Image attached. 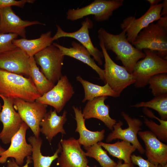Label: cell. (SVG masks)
<instances>
[{"mask_svg":"<svg viewBox=\"0 0 167 167\" xmlns=\"http://www.w3.org/2000/svg\"><path fill=\"white\" fill-rule=\"evenodd\" d=\"M56 27V32L52 37L53 41L62 37L75 39L87 49L95 61L99 65H102V59L103 58L102 52L94 46L89 34V30L93 27V23L90 18L87 17L83 21L81 22V27L79 29L74 32H66L63 30L59 25H57Z\"/></svg>","mask_w":167,"mask_h":167,"instance_id":"7c38bea8","label":"cell"},{"mask_svg":"<svg viewBox=\"0 0 167 167\" xmlns=\"http://www.w3.org/2000/svg\"><path fill=\"white\" fill-rule=\"evenodd\" d=\"M29 77L32 79L36 89L41 96L51 89L55 84L49 80L39 70L34 56L30 57Z\"/></svg>","mask_w":167,"mask_h":167,"instance_id":"4316f807","label":"cell"},{"mask_svg":"<svg viewBox=\"0 0 167 167\" xmlns=\"http://www.w3.org/2000/svg\"><path fill=\"white\" fill-rule=\"evenodd\" d=\"M0 33H14L26 38V27L35 24L45 25L37 21L22 20L15 14L11 7L0 9Z\"/></svg>","mask_w":167,"mask_h":167,"instance_id":"e0dca14e","label":"cell"},{"mask_svg":"<svg viewBox=\"0 0 167 167\" xmlns=\"http://www.w3.org/2000/svg\"><path fill=\"white\" fill-rule=\"evenodd\" d=\"M18 35L15 34L0 33V54L14 49L17 48L12 42Z\"/></svg>","mask_w":167,"mask_h":167,"instance_id":"1f68e13d","label":"cell"},{"mask_svg":"<svg viewBox=\"0 0 167 167\" xmlns=\"http://www.w3.org/2000/svg\"><path fill=\"white\" fill-rule=\"evenodd\" d=\"M3 104L0 113V121L3 128L0 132V139L3 143H10L12 137L20 129L24 122L13 106L14 99L0 95Z\"/></svg>","mask_w":167,"mask_h":167,"instance_id":"4fadbf2b","label":"cell"},{"mask_svg":"<svg viewBox=\"0 0 167 167\" xmlns=\"http://www.w3.org/2000/svg\"><path fill=\"white\" fill-rule=\"evenodd\" d=\"M29 59L25 52L17 47L0 54V69L28 78Z\"/></svg>","mask_w":167,"mask_h":167,"instance_id":"2e32d148","label":"cell"},{"mask_svg":"<svg viewBox=\"0 0 167 167\" xmlns=\"http://www.w3.org/2000/svg\"><path fill=\"white\" fill-rule=\"evenodd\" d=\"M162 3L163 7L161 12V17L167 16V0H164Z\"/></svg>","mask_w":167,"mask_h":167,"instance_id":"74e56055","label":"cell"},{"mask_svg":"<svg viewBox=\"0 0 167 167\" xmlns=\"http://www.w3.org/2000/svg\"><path fill=\"white\" fill-rule=\"evenodd\" d=\"M72 108L77 124L75 132L79 134V137L78 140L79 143L84 147H87L102 140L105 137V130L95 131L88 130L85 125V119L84 118L82 111L77 107L73 106Z\"/></svg>","mask_w":167,"mask_h":167,"instance_id":"7402d4cb","label":"cell"},{"mask_svg":"<svg viewBox=\"0 0 167 167\" xmlns=\"http://www.w3.org/2000/svg\"><path fill=\"white\" fill-rule=\"evenodd\" d=\"M124 2V0H95L83 7L68 9L66 14V19L75 21L92 15L96 21L107 20L114 11L123 4Z\"/></svg>","mask_w":167,"mask_h":167,"instance_id":"5b68a950","label":"cell"},{"mask_svg":"<svg viewBox=\"0 0 167 167\" xmlns=\"http://www.w3.org/2000/svg\"><path fill=\"white\" fill-rule=\"evenodd\" d=\"M28 139L32 146L31 157L33 167H50L53 162L58 157V154L62 151V147L59 142L58 148L53 155L51 156H43L41 150L42 139L40 137L32 136L29 137Z\"/></svg>","mask_w":167,"mask_h":167,"instance_id":"cb8c5ba5","label":"cell"},{"mask_svg":"<svg viewBox=\"0 0 167 167\" xmlns=\"http://www.w3.org/2000/svg\"><path fill=\"white\" fill-rule=\"evenodd\" d=\"M150 5V6L156 5L158 4V3L160 2L161 0H147Z\"/></svg>","mask_w":167,"mask_h":167,"instance_id":"f35d334b","label":"cell"},{"mask_svg":"<svg viewBox=\"0 0 167 167\" xmlns=\"http://www.w3.org/2000/svg\"><path fill=\"white\" fill-rule=\"evenodd\" d=\"M76 79L82 85L84 92V97L82 101L92 100L95 98L102 96H118L107 83L103 86L94 84L78 76Z\"/></svg>","mask_w":167,"mask_h":167,"instance_id":"484cf974","label":"cell"},{"mask_svg":"<svg viewBox=\"0 0 167 167\" xmlns=\"http://www.w3.org/2000/svg\"><path fill=\"white\" fill-rule=\"evenodd\" d=\"M163 167H167V164L165 165Z\"/></svg>","mask_w":167,"mask_h":167,"instance_id":"b9f144b4","label":"cell"},{"mask_svg":"<svg viewBox=\"0 0 167 167\" xmlns=\"http://www.w3.org/2000/svg\"><path fill=\"white\" fill-rule=\"evenodd\" d=\"M29 126L23 122L19 130L12 138L9 147L0 156V164L5 163L8 158L15 159L16 163L22 166L26 157L30 156L32 152V146L26 140V134Z\"/></svg>","mask_w":167,"mask_h":167,"instance_id":"5bb4252c","label":"cell"},{"mask_svg":"<svg viewBox=\"0 0 167 167\" xmlns=\"http://www.w3.org/2000/svg\"><path fill=\"white\" fill-rule=\"evenodd\" d=\"M107 96L97 97L88 101L84 108L82 114L84 118L97 119L102 122L105 125L112 131L116 121L110 117L109 114V106L105 104Z\"/></svg>","mask_w":167,"mask_h":167,"instance_id":"d6986e66","label":"cell"},{"mask_svg":"<svg viewBox=\"0 0 167 167\" xmlns=\"http://www.w3.org/2000/svg\"><path fill=\"white\" fill-rule=\"evenodd\" d=\"M139 50L148 49L167 60V29L157 22L152 23L143 29L132 44Z\"/></svg>","mask_w":167,"mask_h":167,"instance_id":"3957f363","label":"cell"},{"mask_svg":"<svg viewBox=\"0 0 167 167\" xmlns=\"http://www.w3.org/2000/svg\"><path fill=\"white\" fill-rule=\"evenodd\" d=\"M86 150V156L95 159L102 167H115L117 163L108 155L107 152L103 150L98 143L92 145L84 147Z\"/></svg>","mask_w":167,"mask_h":167,"instance_id":"83f0119b","label":"cell"},{"mask_svg":"<svg viewBox=\"0 0 167 167\" xmlns=\"http://www.w3.org/2000/svg\"><path fill=\"white\" fill-rule=\"evenodd\" d=\"M0 20L1 19H0Z\"/></svg>","mask_w":167,"mask_h":167,"instance_id":"ee69618b","label":"cell"},{"mask_svg":"<svg viewBox=\"0 0 167 167\" xmlns=\"http://www.w3.org/2000/svg\"><path fill=\"white\" fill-rule=\"evenodd\" d=\"M65 56L53 44L35 54L36 63L41 72L50 81L55 84L62 76V70Z\"/></svg>","mask_w":167,"mask_h":167,"instance_id":"52a82bcc","label":"cell"},{"mask_svg":"<svg viewBox=\"0 0 167 167\" xmlns=\"http://www.w3.org/2000/svg\"><path fill=\"white\" fill-rule=\"evenodd\" d=\"M136 108H150L156 111L161 119L167 120V94L154 96L151 100L141 102L131 106Z\"/></svg>","mask_w":167,"mask_h":167,"instance_id":"f1b7e54d","label":"cell"},{"mask_svg":"<svg viewBox=\"0 0 167 167\" xmlns=\"http://www.w3.org/2000/svg\"><path fill=\"white\" fill-rule=\"evenodd\" d=\"M52 89L36 101L53 107L57 112L59 113L72 97L75 91L66 75H62Z\"/></svg>","mask_w":167,"mask_h":167,"instance_id":"30bf717a","label":"cell"},{"mask_svg":"<svg viewBox=\"0 0 167 167\" xmlns=\"http://www.w3.org/2000/svg\"><path fill=\"white\" fill-rule=\"evenodd\" d=\"M122 115L128 125V127L123 129V122L119 121L113 126V129L106 139L107 143L116 139H120L129 142L134 146L141 154L145 153L144 149L139 141L137 137L138 132L142 130L143 122L140 119L131 117L129 115L123 111Z\"/></svg>","mask_w":167,"mask_h":167,"instance_id":"9c48e42d","label":"cell"},{"mask_svg":"<svg viewBox=\"0 0 167 167\" xmlns=\"http://www.w3.org/2000/svg\"><path fill=\"white\" fill-rule=\"evenodd\" d=\"M86 167H90V166H87ZM96 167V166H95V167Z\"/></svg>","mask_w":167,"mask_h":167,"instance_id":"7bdbcfd3","label":"cell"},{"mask_svg":"<svg viewBox=\"0 0 167 167\" xmlns=\"http://www.w3.org/2000/svg\"><path fill=\"white\" fill-rule=\"evenodd\" d=\"M62 150L58 158L59 167H86L88 162L78 139L73 137L61 139Z\"/></svg>","mask_w":167,"mask_h":167,"instance_id":"9a60e30c","label":"cell"},{"mask_svg":"<svg viewBox=\"0 0 167 167\" xmlns=\"http://www.w3.org/2000/svg\"><path fill=\"white\" fill-rule=\"evenodd\" d=\"M98 37L106 50L114 53L116 55V59L121 61L123 66L130 73H132L139 60L145 56L144 53L129 42L124 31L115 35L101 28L98 31Z\"/></svg>","mask_w":167,"mask_h":167,"instance_id":"6da1fadb","label":"cell"},{"mask_svg":"<svg viewBox=\"0 0 167 167\" xmlns=\"http://www.w3.org/2000/svg\"><path fill=\"white\" fill-rule=\"evenodd\" d=\"M138 135L144 143L148 160L162 167L167 164V145L159 140L151 131H140Z\"/></svg>","mask_w":167,"mask_h":167,"instance_id":"ac0fdd59","label":"cell"},{"mask_svg":"<svg viewBox=\"0 0 167 167\" xmlns=\"http://www.w3.org/2000/svg\"><path fill=\"white\" fill-rule=\"evenodd\" d=\"M51 31L42 34L40 37L34 39L28 40L26 38L14 40L12 42L17 47L25 52L30 57L34 56L53 42Z\"/></svg>","mask_w":167,"mask_h":167,"instance_id":"603a6c76","label":"cell"},{"mask_svg":"<svg viewBox=\"0 0 167 167\" xmlns=\"http://www.w3.org/2000/svg\"><path fill=\"white\" fill-rule=\"evenodd\" d=\"M131 163L139 167H162L160 165L153 163L148 159L145 160L139 156H136L134 154L131 156Z\"/></svg>","mask_w":167,"mask_h":167,"instance_id":"d6a6232c","label":"cell"},{"mask_svg":"<svg viewBox=\"0 0 167 167\" xmlns=\"http://www.w3.org/2000/svg\"><path fill=\"white\" fill-rule=\"evenodd\" d=\"M32 162L31 156L27 157L26 162L24 166H20L18 165L15 162V159L13 158L10 159L7 161L6 167H28L30 164Z\"/></svg>","mask_w":167,"mask_h":167,"instance_id":"e575fe53","label":"cell"},{"mask_svg":"<svg viewBox=\"0 0 167 167\" xmlns=\"http://www.w3.org/2000/svg\"><path fill=\"white\" fill-rule=\"evenodd\" d=\"M154 96L167 94V75L166 73L160 74L152 77L148 84Z\"/></svg>","mask_w":167,"mask_h":167,"instance_id":"f546056e","label":"cell"},{"mask_svg":"<svg viewBox=\"0 0 167 167\" xmlns=\"http://www.w3.org/2000/svg\"><path fill=\"white\" fill-rule=\"evenodd\" d=\"M145 56L138 61L132 73L135 79L136 88L144 87L148 80L157 74L167 73V60L159 56L154 51L143 49Z\"/></svg>","mask_w":167,"mask_h":167,"instance_id":"277c9868","label":"cell"},{"mask_svg":"<svg viewBox=\"0 0 167 167\" xmlns=\"http://www.w3.org/2000/svg\"><path fill=\"white\" fill-rule=\"evenodd\" d=\"M0 95L28 101H35L41 96L31 79L0 69Z\"/></svg>","mask_w":167,"mask_h":167,"instance_id":"7a4b0ae2","label":"cell"},{"mask_svg":"<svg viewBox=\"0 0 167 167\" xmlns=\"http://www.w3.org/2000/svg\"><path fill=\"white\" fill-rule=\"evenodd\" d=\"M2 109V105L0 103V113L1 112Z\"/></svg>","mask_w":167,"mask_h":167,"instance_id":"60d3db41","label":"cell"},{"mask_svg":"<svg viewBox=\"0 0 167 167\" xmlns=\"http://www.w3.org/2000/svg\"><path fill=\"white\" fill-rule=\"evenodd\" d=\"M13 106L23 121L31 129L34 136L39 137L40 124L47 113V105L36 101H28L16 99L14 100Z\"/></svg>","mask_w":167,"mask_h":167,"instance_id":"ba28073f","label":"cell"},{"mask_svg":"<svg viewBox=\"0 0 167 167\" xmlns=\"http://www.w3.org/2000/svg\"><path fill=\"white\" fill-rule=\"evenodd\" d=\"M144 122L150 131L160 141L167 142V120L158 124L152 120H148L145 116L143 117Z\"/></svg>","mask_w":167,"mask_h":167,"instance_id":"4dcf8cb0","label":"cell"},{"mask_svg":"<svg viewBox=\"0 0 167 167\" xmlns=\"http://www.w3.org/2000/svg\"><path fill=\"white\" fill-rule=\"evenodd\" d=\"M97 143L108 151L110 155L123 161L126 163H131V154L136 149L131 143L123 140L118 141L113 144L101 141Z\"/></svg>","mask_w":167,"mask_h":167,"instance_id":"d4e9b609","label":"cell"},{"mask_svg":"<svg viewBox=\"0 0 167 167\" xmlns=\"http://www.w3.org/2000/svg\"><path fill=\"white\" fill-rule=\"evenodd\" d=\"M122 160H119L117 163L115 167H135L134 165L132 163H122Z\"/></svg>","mask_w":167,"mask_h":167,"instance_id":"8d00e7d4","label":"cell"},{"mask_svg":"<svg viewBox=\"0 0 167 167\" xmlns=\"http://www.w3.org/2000/svg\"><path fill=\"white\" fill-rule=\"evenodd\" d=\"M67 111L64 110L62 115L59 116L55 109L53 111L51 109L41 122L40 132L44 135L50 144L58 133L66 134L63 126L67 120Z\"/></svg>","mask_w":167,"mask_h":167,"instance_id":"ffe728a7","label":"cell"},{"mask_svg":"<svg viewBox=\"0 0 167 167\" xmlns=\"http://www.w3.org/2000/svg\"><path fill=\"white\" fill-rule=\"evenodd\" d=\"M52 44L58 48L65 56L74 58L90 66L96 72L100 79L105 83L104 70L96 64L94 59L91 58L88 50L80 43L72 41L71 44L72 47L69 48L63 46L56 43Z\"/></svg>","mask_w":167,"mask_h":167,"instance_id":"44dd1931","label":"cell"},{"mask_svg":"<svg viewBox=\"0 0 167 167\" xmlns=\"http://www.w3.org/2000/svg\"><path fill=\"white\" fill-rule=\"evenodd\" d=\"M157 23L164 28L167 29V16H161Z\"/></svg>","mask_w":167,"mask_h":167,"instance_id":"d590c367","label":"cell"},{"mask_svg":"<svg viewBox=\"0 0 167 167\" xmlns=\"http://www.w3.org/2000/svg\"><path fill=\"white\" fill-rule=\"evenodd\" d=\"M162 3L150 6L144 15L138 18L135 16H128L120 24V27L126 32L127 39L132 44L139 32L154 21L161 17Z\"/></svg>","mask_w":167,"mask_h":167,"instance_id":"8fae6325","label":"cell"},{"mask_svg":"<svg viewBox=\"0 0 167 167\" xmlns=\"http://www.w3.org/2000/svg\"><path fill=\"white\" fill-rule=\"evenodd\" d=\"M5 150H6L0 145V156L1 154L4 152Z\"/></svg>","mask_w":167,"mask_h":167,"instance_id":"ab89813d","label":"cell"},{"mask_svg":"<svg viewBox=\"0 0 167 167\" xmlns=\"http://www.w3.org/2000/svg\"><path fill=\"white\" fill-rule=\"evenodd\" d=\"M99 44L105 60V84L107 83L119 96L125 88L135 83V79L132 73L112 60L102 42L99 41Z\"/></svg>","mask_w":167,"mask_h":167,"instance_id":"8992f818","label":"cell"},{"mask_svg":"<svg viewBox=\"0 0 167 167\" xmlns=\"http://www.w3.org/2000/svg\"><path fill=\"white\" fill-rule=\"evenodd\" d=\"M35 1L33 0H0V9L12 6L22 8L26 3H32Z\"/></svg>","mask_w":167,"mask_h":167,"instance_id":"836d02e7","label":"cell"}]
</instances>
